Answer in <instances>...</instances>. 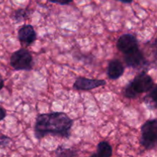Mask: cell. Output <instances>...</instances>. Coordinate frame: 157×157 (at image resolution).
Segmentation results:
<instances>
[{"label":"cell","mask_w":157,"mask_h":157,"mask_svg":"<svg viewBox=\"0 0 157 157\" xmlns=\"http://www.w3.org/2000/svg\"><path fill=\"white\" fill-rule=\"evenodd\" d=\"M73 124V120L64 112L41 113L35 120V136L39 140L48 135L68 139Z\"/></svg>","instance_id":"1"},{"label":"cell","mask_w":157,"mask_h":157,"mask_svg":"<svg viewBox=\"0 0 157 157\" xmlns=\"http://www.w3.org/2000/svg\"><path fill=\"white\" fill-rule=\"evenodd\" d=\"M155 85L156 84L152 77L147 74V71H143L136 75L124 87L123 94L125 98L136 99L142 94L147 93L151 90Z\"/></svg>","instance_id":"2"},{"label":"cell","mask_w":157,"mask_h":157,"mask_svg":"<svg viewBox=\"0 0 157 157\" xmlns=\"http://www.w3.org/2000/svg\"><path fill=\"white\" fill-rule=\"evenodd\" d=\"M157 141V120L150 119L141 127L140 144L147 150L156 148Z\"/></svg>","instance_id":"3"},{"label":"cell","mask_w":157,"mask_h":157,"mask_svg":"<svg viewBox=\"0 0 157 157\" xmlns=\"http://www.w3.org/2000/svg\"><path fill=\"white\" fill-rule=\"evenodd\" d=\"M10 65L15 71H31L33 68V58L25 48L15 51L11 55Z\"/></svg>","instance_id":"4"},{"label":"cell","mask_w":157,"mask_h":157,"mask_svg":"<svg viewBox=\"0 0 157 157\" xmlns=\"http://www.w3.org/2000/svg\"><path fill=\"white\" fill-rule=\"evenodd\" d=\"M124 61L127 67L137 69L140 67H147L149 63L146 59L144 52L138 48L124 54Z\"/></svg>","instance_id":"5"},{"label":"cell","mask_w":157,"mask_h":157,"mask_svg":"<svg viewBox=\"0 0 157 157\" xmlns=\"http://www.w3.org/2000/svg\"><path fill=\"white\" fill-rule=\"evenodd\" d=\"M117 48L123 54L138 48L139 41L137 38L133 34H124L121 35L117 41Z\"/></svg>","instance_id":"6"},{"label":"cell","mask_w":157,"mask_h":157,"mask_svg":"<svg viewBox=\"0 0 157 157\" xmlns=\"http://www.w3.org/2000/svg\"><path fill=\"white\" fill-rule=\"evenodd\" d=\"M105 80L90 79L84 77H78L73 84V88L77 90H91L106 85Z\"/></svg>","instance_id":"7"},{"label":"cell","mask_w":157,"mask_h":157,"mask_svg":"<svg viewBox=\"0 0 157 157\" xmlns=\"http://www.w3.org/2000/svg\"><path fill=\"white\" fill-rule=\"evenodd\" d=\"M18 38L23 47H29L37 39V33L31 25H22L18 30Z\"/></svg>","instance_id":"8"},{"label":"cell","mask_w":157,"mask_h":157,"mask_svg":"<svg viewBox=\"0 0 157 157\" xmlns=\"http://www.w3.org/2000/svg\"><path fill=\"white\" fill-rule=\"evenodd\" d=\"M124 73V66L118 59H112L109 61L107 74L110 80H117Z\"/></svg>","instance_id":"9"},{"label":"cell","mask_w":157,"mask_h":157,"mask_svg":"<svg viewBox=\"0 0 157 157\" xmlns=\"http://www.w3.org/2000/svg\"><path fill=\"white\" fill-rule=\"evenodd\" d=\"M97 154L99 157H111L113 149L107 141H101L97 146Z\"/></svg>","instance_id":"10"},{"label":"cell","mask_w":157,"mask_h":157,"mask_svg":"<svg viewBox=\"0 0 157 157\" xmlns=\"http://www.w3.org/2000/svg\"><path fill=\"white\" fill-rule=\"evenodd\" d=\"M156 92L157 87L155 85L153 88L149 92L144 98V104L147 106L150 110H156Z\"/></svg>","instance_id":"11"},{"label":"cell","mask_w":157,"mask_h":157,"mask_svg":"<svg viewBox=\"0 0 157 157\" xmlns=\"http://www.w3.org/2000/svg\"><path fill=\"white\" fill-rule=\"evenodd\" d=\"M55 157H78V150L72 148H67L64 146H58L55 151Z\"/></svg>","instance_id":"12"},{"label":"cell","mask_w":157,"mask_h":157,"mask_svg":"<svg viewBox=\"0 0 157 157\" xmlns=\"http://www.w3.org/2000/svg\"><path fill=\"white\" fill-rule=\"evenodd\" d=\"M30 15V12L27 9H18L14 12L12 18L16 23H21L25 21Z\"/></svg>","instance_id":"13"},{"label":"cell","mask_w":157,"mask_h":157,"mask_svg":"<svg viewBox=\"0 0 157 157\" xmlns=\"http://www.w3.org/2000/svg\"><path fill=\"white\" fill-rule=\"evenodd\" d=\"M12 143V139L6 135H0V149H6Z\"/></svg>","instance_id":"14"},{"label":"cell","mask_w":157,"mask_h":157,"mask_svg":"<svg viewBox=\"0 0 157 157\" xmlns=\"http://www.w3.org/2000/svg\"><path fill=\"white\" fill-rule=\"evenodd\" d=\"M48 2L52 3H55V4H58V5H68L70 3H71L74 0H48Z\"/></svg>","instance_id":"15"},{"label":"cell","mask_w":157,"mask_h":157,"mask_svg":"<svg viewBox=\"0 0 157 157\" xmlns=\"http://www.w3.org/2000/svg\"><path fill=\"white\" fill-rule=\"evenodd\" d=\"M7 116V112L6 110L3 107L0 105V121H3Z\"/></svg>","instance_id":"16"},{"label":"cell","mask_w":157,"mask_h":157,"mask_svg":"<svg viewBox=\"0 0 157 157\" xmlns=\"http://www.w3.org/2000/svg\"><path fill=\"white\" fill-rule=\"evenodd\" d=\"M4 79H3L2 76V75L0 74V90L4 87Z\"/></svg>","instance_id":"17"},{"label":"cell","mask_w":157,"mask_h":157,"mask_svg":"<svg viewBox=\"0 0 157 157\" xmlns=\"http://www.w3.org/2000/svg\"><path fill=\"white\" fill-rule=\"evenodd\" d=\"M116 1H119V2H121L128 3V4H130V3L133 2V0H116Z\"/></svg>","instance_id":"18"},{"label":"cell","mask_w":157,"mask_h":157,"mask_svg":"<svg viewBox=\"0 0 157 157\" xmlns=\"http://www.w3.org/2000/svg\"><path fill=\"white\" fill-rule=\"evenodd\" d=\"M89 157H99V156H98V155L97 154V153H93L91 156H90Z\"/></svg>","instance_id":"19"}]
</instances>
